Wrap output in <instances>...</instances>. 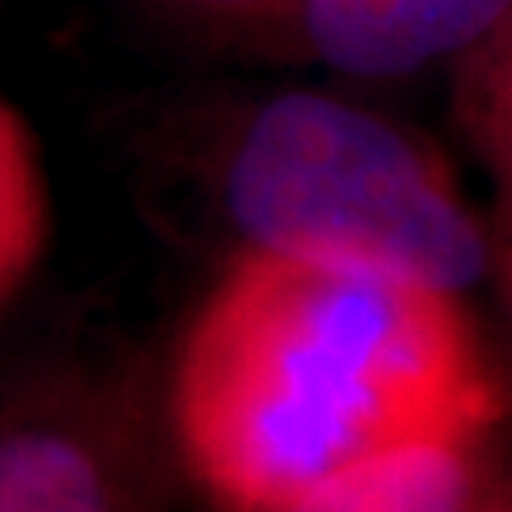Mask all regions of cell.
I'll use <instances>...</instances> for the list:
<instances>
[{
  "instance_id": "2",
  "label": "cell",
  "mask_w": 512,
  "mask_h": 512,
  "mask_svg": "<svg viewBox=\"0 0 512 512\" xmlns=\"http://www.w3.org/2000/svg\"><path fill=\"white\" fill-rule=\"evenodd\" d=\"M224 205L247 247L459 296L490 243L448 164L349 99L281 92L224 160Z\"/></svg>"
},
{
  "instance_id": "6",
  "label": "cell",
  "mask_w": 512,
  "mask_h": 512,
  "mask_svg": "<svg viewBox=\"0 0 512 512\" xmlns=\"http://www.w3.org/2000/svg\"><path fill=\"white\" fill-rule=\"evenodd\" d=\"M50 236V186L35 133L0 95V304L31 277Z\"/></svg>"
},
{
  "instance_id": "8",
  "label": "cell",
  "mask_w": 512,
  "mask_h": 512,
  "mask_svg": "<svg viewBox=\"0 0 512 512\" xmlns=\"http://www.w3.org/2000/svg\"><path fill=\"white\" fill-rule=\"evenodd\" d=\"M190 4H205V8H236V12H251L258 4H285V0H190Z\"/></svg>"
},
{
  "instance_id": "4",
  "label": "cell",
  "mask_w": 512,
  "mask_h": 512,
  "mask_svg": "<svg viewBox=\"0 0 512 512\" xmlns=\"http://www.w3.org/2000/svg\"><path fill=\"white\" fill-rule=\"evenodd\" d=\"M494 429L414 440L319 482L289 512H512Z\"/></svg>"
},
{
  "instance_id": "1",
  "label": "cell",
  "mask_w": 512,
  "mask_h": 512,
  "mask_svg": "<svg viewBox=\"0 0 512 512\" xmlns=\"http://www.w3.org/2000/svg\"><path fill=\"white\" fill-rule=\"evenodd\" d=\"M501 414L459 296L258 247L213 281L171 368L179 456L220 512H289L361 459Z\"/></svg>"
},
{
  "instance_id": "3",
  "label": "cell",
  "mask_w": 512,
  "mask_h": 512,
  "mask_svg": "<svg viewBox=\"0 0 512 512\" xmlns=\"http://www.w3.org/2000/svg\"><path fill=\"white\" fill-rule=\"evenodd\" d=\"M311 54L334 73L395 80L501 31L512 0H285Z\"/></svg>"
},
{
  "instance_id": "5",
  "label": "cell",
  "mask_w": 512,
  "mask_h": 512,
  "mask_svg": "<svg viewBox=\"0 0 512 512\" xmlns=\"http://www.w3.org/2000/svg\"><path fill=\"white\" fill-rule=\"evenodd\" d=\"M0 512H114L103 463L57 429L0 437Z\"/></svg>"
},
{
  "instance_id": "7",
  "label": "cell",
  "mask_w": 512,
  "mask_h": 512,
  "mask_svg": "<svg viewBox=\"0 0 512 512\" xmlns=\"http://www.w3.org/2000/svg\"><path fill=\"white\" fill-rule=\"evenodd\" d=\"M512 23V16H509ZM497 129H501V145L505 156L512 160V38L509 46L501 50V69H497Z\"/></svg>"
}]
</instances>
